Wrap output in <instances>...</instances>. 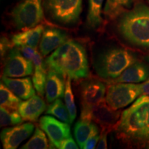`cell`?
Listing matches in <instances>:
<instances>
[{"label": "cell", "mask_w": 149, "mask_h": 149, "mask_svg": "<svg viewBox=\"0 0 149 149\" xmlns=\"http://www.w3.org/2000/svg\"><path fill=\"white\" fill-rule=\"evenodd\" d=\"M22 99L9 89L2 82L0 84V104L1 107L10 110H18Z\"/></svg>", "instance_id": "obj_23"}, {"label": "cell", "mask_w": 149, "mask_h": 149, "mask_svg": "<svg viewBox=\"0 0 149 149\" xmlns=\"http://www.w3.org/2000/svg\"><path fill=\"white\" fill-rule=\"evenodd\" d=\"M74 133L78 146L80 148H84L85 143L90 137L99 134V128L91 121L80 119L76 123Z\"/></svg>", "instance_id": "obj_20"}, {"label": "cell", "mask_w": 149, "mask_h": 149, "mask_svg": "<svg viewBox=\"0 0 149 149\" xmlns=\"http://www.w3.org/2000/svg\"><path fill=\"white\" fill-rule=\"evenodd\" d=\"M34 128V124L27 122L3 129L1 133V140L3 148H17L22 141L31 136Z\"/></svg>", "instance_id": "obj_11"}, {"label": "cell", "mask_w": 149, "mask_h": 149, "mask_svg": "<svg viewBox=\"0 0 149 149\" xmlns=\"http://www.w3.org/2000/svg\"><path fill=\"white\" fill-rule=\"evenodd\" d=\"M148 2H149V0H148Z\"/></svg>", "instance_id": "obj_35"}, {"label": "cell", "mask_w": 149, "mask_h": 149, "mask_svg": "<svg viewBox=\"0 0 149 149\" xmlns=\"http://www.w3.org/2000/svg\"><path fill=\"white\" fill-rule=\"evenodd\" d=\"M137 0H107L104 15L107 19L113 20L132 8Z\"/></svg>", "instance_id": "obj_21"}, {"label": "cell", "mask_w": 149, "mask_h": 149, "mask_svg": "<svg viewBox=\"0 0 149 149\" xmlns=\"http://www.w3.org/2000/svg\"><path fill=\"white\" fill-rule=\"evenodd\" d=\"M64 100L67 109L69 112L71 124L77 116V107L74 100V95L71 87V79L67 77L66 82V90L64 93Z\"/></svg>", "instance_id": "obj_27"}, {"label": "cell", "mask_w": 149, "mask_h": 149, "mask_svg": "<svg viewBox=\"0 0 149 149\" xmlns=\"http://www.w3.org/2000/svg\"><path fill=\"white\" fill-rule=\"evenodd\" d=\"M109 130L102 129L101 135H100V140L98 141V144L97 145V149H107L108 148L107 145V135Z\"/></svg>", "instance_id": "obj_31"}, {"label": "cell", "mask_w": 149, "mask_h": 149, "mask_svg": "<svg viewBox=\"0 0 149 149\" xmlns=\"http://www.w3.org/2000/svg\"><path fill=\"white\" fill-rule=\"evenodd\" d=\"M44 31V26L39 24L32 29L14 35L12 37V42L16 47L30 46L36 48L39 42H40Z\"/></svg>", "instance_id": "obj_18"}, {"label": "cell", "mask_w": 149, "mask_h": 149, "mask_svg": "<svg viewBox=\"0 0 149 149\" xmlns=\"http://www.w3.org/2000/svg\"><path fill=\"white\" fill-rule=\"evenodd\" d=\"M117 29L134 46L149 48V8L138 3L120 15Z\"/></svg>", "instance_id": "obj_3"}, {"label": "cell", "mask_w": 149, "mask_h": 149, "mask_svg": "<svg viewBox=\"0 0 149 149\" xmlns=\"http://www.w3.org/2000/svg\"><path fill=\"white\" fill-rule=\"evenodd\" d=\"M11 17L18 29L27 30L37 26L44 18L42 0H24L13 9Z\"/></svg>", "instance_id": "obj_6"}, {"label": "cell", "mask_w": 149, "mask_h": 149, "mask_svg": "<svg viewBox=\"0 0 149 149\" xmlns=\"http://www.w3.org/2000/svg\"><path fill=\"white\" fill-rule=\"evenodd\" d=\"M46 103L42 98L37 95H33L31 98L22 102L18 108L24 120L36 122L41 115L46 110Z\"/></svg>", "instance_id": "obj_16"}, {"label": "cell", "mask_w": 149, "mask_h": 149, "mask_svg": "<svg viewBox=\"0 0 149 149\" xmlns=\"http://www.w3.org/2000/svg\"><path fill=\"white\" fill-rule=\"evenodd\" d=\"M46 112L47 114L53 115L62 122L71 124L69 112L66 104L63 103L60 98L57 99L52 102L47 107Z\"/></svg>", "instance_id": "obj_24"}, {"label": "cell", "mask_w": 149, "mask_h": 149, "mask_svg": "<svg viewBox=\"0 0 149 149\" xmlns=\"http://www.w3.org/2000/svg\"><path fill=\"white\" fill-rule=\"evenodd\" d=\"M45 132L36 127L31 139L21 147L22 149H46L50 148Z\"/></svg>", "instance_id": "obj_25"}, {"label": "cell", "mask_w": 149, "mask_h": 149, "mask_svg": "<svg viewBox=\"0 0 149 149\" xmlns=\"http://www.w3.org/2000/svg\"><path fill=\"white\" fill-rule=\"evenodd\" d=\"M65 90L66 84L64 77L55 70L50 69L48 72L45 88L46 101L52 103L57 99L63 97Z\"/></svg>", "instance_id": "obj_17"}, {"label": "cell", "mask_w": 149, "mask_h": 149, "mask_svg": "<svg viewBox=\"0 0 149 149\" xmlns=\"http://www.w3.org/2000/svg\"><path fill=\"white\" fill-rule=\"evenodd\" d=\"M81 110L80 119L89 120V115L93 108L105 101L106 86L102 81L95 79L84 81L81 84Z\"/></svg>", "instance_id": "obj_8"}, {"label": "cell", "mask_w": 149, "mask_h": 149, "mask_svg": "<svg viewBox=\"0 0 149 149\" xmlns=\"http://www.w3.org/2000/svg\"><path fill=\"white\" fill-rule=\"evenodd\" d=\"M137 61V57L131 51L122 48H113L97 56L94 62V68L100 77L110 81L118 77Z\"/></svg>", "instance_id": "obj_4"}, {"label": "cell", "mask_w": 149, "mask_h": 149, "mask_svg": "<svg viewBox=\"0 0 149 149\" xmlns=\"http://www.w3.org/2000/svg\"><path fill=\"white\" fill-rule=\"evenodd\" d=\"M145 59H146V61H148V62H149V55H148L146 57H145Z\"/></svg>", "instance_id": "obj_34"}, {"label": "cell", "mask_w": 149, "mask_h": 149, "mask_svg": "<svg viewBox=\"0 0 149 149\" xmlns=\"http://www.w3.org/2000/svg\"><path fill=\"white\" fill-rule=\"evenodd\" d=\"M57 148L60 149H78L79 148V146L76 144V142L72 139V137H68V138L64 139L59 143L58 146H57Z\"/></svg>", "instance_id": "obj_28"}, {"label": "cell", "mask_w": 149, "mask_h": 149, "mask_svg": "<svg viewBox=\"0 0 149 149\" xmlns=\"http://www.w3.org/2000/svg\"><path fill=\"white\" fill-rule=\"evenodd\" d=\"M141 95L140 84H111L106 95V102L114 110L122 109Z\"/></svg>", "instance_id": "obj_7"}, {"label": "cell", "mask_w": 149, "mask_h": 149, "mask_svg": "<svg viewBox=\"0 0 149 149\" xmlns=\"http://www.w3.org/2000/svg\"><path fill=\"white\" fill-rule=\"evenodd\" d=\"M141 95L149 96V77L143 83L140 84Z\"/></svg>", "instance_id": "obj_33"}, {"label": "cell", "mask_w": 149, "mask_h": 149, "mask_svg": "<svg viewBox=\"0 0 149 149\" xmlns=\"http://www.w3.org/2000/svg\"><path fill=\"white\" fill-rule=\"evenodd\" d=\"M40 126L49 138L51 146L57 148L59 143L70 137V128L68 124L59 121L55 117L44 115L40 120Z\"/></svg>", "instance_id": "obj_10"}, {"label": "cell", "mask_w": 149, "mask_h": 149, "mask_svg": "<svg viewBox=\"0 0 149 149\" xmlns=\"http://www.w3.org/2000/svg\"><path fill=\"white\" fill-rule=\"evenodd\" d=\"M100 135L99 134L92 136L90 137L88 140L86 141V142L85 143L84 146V149H93L95 148L97 143H98L99 140H100Z\"/></svg>", "instance_id": "obj_32"}, {"label": "cell", "mask_w": 149, "mask_h": 149, "mask_svg": "<svg viewBox=\"0 0 149 149\" xmlns=\"http://www.w3.org/2000/svg\"><path fill=\"white\" fill-rule=\"evenodd\" d=\"M14 44H13L12 41L10 42L6 37H3L1 38V44H0V50H1V57L2 58L4 57L6 54L8 53L9 51L12 49L13 46Z\"/></svg>", "instance_id": "obj_29"}, {"label": "cell", "mask_w": 149, "mask_h": 149, "mask_svg": "<svg viewBox=\"0 0 149 149\" xmlns=\"http://www.w3.org/2000/svg\"><path fill=\"white\" fill-rule=\"evenodd\" d=\"M34 64L26 58L19 48H13L6 59L3 75L8 77H24L33 74Z\"/></svg>", "instance_id": "obj_9"}, {"label": "cell", "mask_w": 149, "mask_h": 149, "mask_svg": "<svg viewBox=\"0 0 149 149\" xmlns=\"http://www.w3.org/2000/svg\"><path fill=\"white\" fill-rule=\"evenodd\" d=\"M119 138L132 144H149V96H139L123 111L115 126Z\"/></svg>", "instance_id": "obj_2"}, {"label": "cell", "mask_w": 149, "mask_h": 149, "mask_svg": "<svg viewBox=\"0 0 149 149\" xmlns=\"http://www.w3.org/2000/svg\"><path fill=\"white\" fill-rule=\"evenodd\" d=\"M50 69L63 77L83 79L88 76L89 66L85 48L77 41L68 40L46 59Z\"/></svg>", "instance_id": "obj_1"}, {"label": "cell", "mask_w": 149, "mask_h": 149, "mask_svg": "<svg viewBox=\"0 0 149 149\" xmlns=\"http://www.w3.org/2000/svg\"><path fill=\"white\" fill-rule=\"evenodd\" d=\"M20 51L26 58L29 59V60H33V57L36 55L37 51L35 48L30 47V46H20L19 47Z\"/></svg>", "instance_id": "obj_30"}, {"label": "cell", "mask_w": 149, "mask_h": 149, "mask_svg": "<svg viewBox=\"0 0 149 149\" xmlns=\"http://www.w3.org/2000/svg\"><path fill=\"white\" fill-rule=\"evenodd\" d=\"M120 117V113L110 107L106 100L91 110L89 120L93 121L102 126V129L110 130L116 126Z\"/></svg>", "instance_id": "obj_12"}, {"label": "cell", "mask_w": 149, "mask_h": 149, "mask_svg": "<svg viewBox=\"0 0 149 149\" xmlns=\"http://www.w3.org/2000/svg\"><path fill=\"white\" fill-rule=\"evenodd\" d=\"M68 40V35L61 30L55 28L44 29L40 42V51L44 57L62 45Z\"/></svg>", "instance_id": "obj_13"}, {"label": "cell", "mask_w": 149, "mask_h": 149, "mask_svg": "<svg viewBox=\"0 0 149 149\" xmlns=\"http://www.w3.org/2000/svg\"><path fill=\"white\" fill-rule=\"evenodd\" d=\"M44 6L52 19L63 25L75 24L82 9V0H44Z\"/></svg>", "instance_id": "obj_5"}, {"label": "cell", "mask_w": 149, "mask_h": 149, "mask_svg": "<svg viewBox=\"0 0 149 149\" xmlns=\"http://www.w3.org/2000/svg\"><path fill=\"white\" fill-rule=\"evenodd\" d=\"M23 118L18 110H10L3 107L0 108V126H15L23 122Z\"/></svg>", "instance_id": "obj_26"}, {"label": "cell", "mask_w": 149, "mask_h": 149, "mask_svg": "<svg viewBox=\"0 0 149 149\" xmlns=\"http://www.w3.org/2000/svg\"><path fill=\"white\" fill-rule=\"evenodd\" d=\"M149 77V66L144 63L135 61L130 65L119 76L109 81L111 84L115 83H140L144 82Z\"/></svg>", "instance_id": "obj_14"}, {"label": "cell", "mask_w": 149, "mask_h": 149, "mask_svg": "<svg viewBox=\"0 0 149 149\" xmlns=\"http://www.w3.org/2000/svg\"><path fill=\"white\" fill-rule=\"evenodd\" d=\"M34 64V72L33 74L32 81L36 92L40 96H44L45 93L46 79H47V69L46 61H44L42 55L37 52L33 59Z\"/></svg>", "instance_id": "obj_19"}, {"label": "cell", "mask_w": 149, "mask_h": 149, "mask_svg": "<svg viewBox=\"0 0 149 149\" xmlns=\"http://www.w3.org/2000/svg\"><path fill=\"white\" fill-rule=\"evenodd\" d=\"M1 81L22 100H28L35 95V89L31 77L13 78L3 75Z\"/></svg>", "instance_id": "obj_15"}, {"label": "cell", "mask_w": 149, "mask_h": 149, "mask_svg": "<svg viewBox=\"0 0 149 149\" xmlns=\"http://www.w3.org/2000/svg\"><path fill=\"white\" fill-rule=\"evenodd\" d=\"M104 0H88V12L87 23L93 29L97 28L102 23V12Z\"/></svg>", "instance_id": "obj_22"}]
</instances>
